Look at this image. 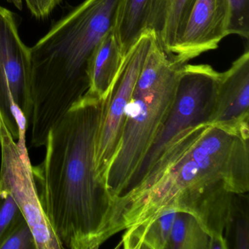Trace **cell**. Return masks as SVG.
Listing matches in <instances>:
<instances>
[{
    "mask_svg": "<svg viewBox=\"0 0 249 249\" xmlns=\"http://www.w3.org/2000/svg\"><path fill=\"white\" fill-rule=\"evenodd\" d=\"M177 212L163 213L149 222L125 230L120 243L126 249H165Z\"/></svg>",
    "mask_w": 249,
    "mask_h": 249,
    "instance_id": "5bb4252c",
    "label": "cell"
},
{
    "mask_svg": "<svg viewBox=\"0 0 249 249\" xmlns=\"http://www.w3.org/2000/svg\"><path fill=\"white\" fill-rule=\"evenodd\" d=\"M155 38L152 32H144L124 56L119 74L105 100L95 155L97 174L105 183L107 170L119 148L125 108Z\"/></svg>",
    "mask_w": 249,
    "mask_h": 249,
    "instance_id": "52a82bcc",
    "label": "cell"
},
{
    "mask_svg": "<svg viewBox=\"0 0 249 249\" xmlns=\"http://www.w3.org/2000/svg\"><path fill=\"white\" fill-rule=\"evenodd\" d=\"M27 8L34 17L38 18L49 16L59 5L61 0H24Z\"/></svg>",
    "mask_w": 249,
    "mask_h": 249,
    "instance_id": "ffe728a7",
    "label": "cell"
},
{
    "mask_svg": "<svg viewBox=\"0 0 249 249\" xmlns=\"http://www.w3.org/2000/svg\"><path fill=\"white\" fill-rule=\"evenodd\" d=\"M151 0H120L116 11L113 31L124 56H126L144 32Z\"/></svg>",
    "mask_w": 249,
    "mask_h": 249,
    "instance_id": "4fadbf2b",
    "label": "cell"
},
{
    "mask_svg": "<svg viewBox=\"0 0 249 249\" xmlns=\"http://www.w3.org/2000/svg\"><path fill=\"white\" fill-rule=\"evenodd\" d=\"M119 2L85 0L30 48L32 110L27 130L32 146H44L52 126L88 91L90 60L113 30Z\"/></svg>",
    "mask_w": 249,
    "mask_h": 249,
    "instance_id": "3957f363",
    "label": "cell"
},
{
    "mask_svg": "<svg viewBox=\"0 0 249 249\" xmlns=\"http://www.w3.org/2000/svg\"><path fill=\"white\" fill-rule=\"evenodd\" d=\"M210 240L209 234L195 215L178 211L166 249H208Z\"/></svg>",
    "mask_w": 249,
    "mask_h": 249,
    "instance_id": "9a60e30c",
    "label": "cell"
},
{
    "mask_svg": "<svg viewBox=\"0 0 249 249\" xmlns=\"http://www.w3.org/2000/svg\"><path fill=\"white\" fill-rule=\"evenodd\" d=\"M244 195H235L231 218L226 232L227 239L229 231L232 230L234 248L238 249H249V198Z\"/></svg>",
    "mask_w": 249,
    "mask_h": 249,
    "instance_id": "2e32d148",
    "label": "cell"
},
{
    "mask_svg": "<svg viewBox=\"0 0 249 249\" xmlns=\"http://www.w3.org/2000/svg\"><path fill=\"white\" fill-rule=\"evenodd\" d=\"M23 217L22 213L11 194L0 189V243Z\"/></svg>",
    "mask_w": 249,
    "mask_h": 249,
    "instance_id": "ac0fdd59",
    "label": "cell"
},
{
    "mask_svg": "<svg viewBox=\"0 0 249 249\" xmlns=\"http://www.w3.org/2000/svg\"><path fill=\"white\" fill-rule=\"evenodd\" d=\"M156 40L125 108L117 152L106 185L113 202L119 199L165 120L174 101L180 68Z\"/></svg>",
    "mask_w": 249,
    "mask_h": 249,
    "instance_id": "277c9868",
    "label": "cell"
},
{
    "mask_svg": "<svg viewBox=\"0 0 249 249\" xmlns=\"http://www.w3.org/2000/svg\"><path fill=\"white\" fill-rule=\"evenodd\" d=\"M196 0H151L146 30L169 57L174 52Z\"/></svg>",
    "mask_w": 249,
    "mask_h": 249,
    "instance_id": "8fae6325",
    "label": "cell"
},
{
    "mask_svg": "<svg viewBox=\"0 0 249 249\" xmlns=\"http://www.w3.org/2000/svg\"><path fill=\"white\" fill-rule=\"evenodd\" d=\"M219 75L208 65L185 64L181 67L170 112L113 207L138 189L167 148L184 131L208 124L215 106Z\"/></svg>",
    "mask_w": 249,
    "mask_h": 249,
    "instance_id": "5b68a950",
    "label": "cell"
},
{
    "mask_svg": "<svg viewBox=\"0 0 249 249\" xmlns=\"http://www.w3.org/2000/svg\"><path fill=\"white\" fill-rule=\"evenodd\" d=\"M249 52L220 73L216 99L208 124L237 132L249 131Z\"/></svg>",
    "mask_w": 249,
    "mask_h": 249,
    "instance_id": "30bf717a",
    "label": "cell"
},
{
    "mask_svg": "<svg viewBox=\"0 0 249 249\" xmlns=\"http://www.w3.org/2000/svg\"><path fill=\"white\" fill-rule=\"evenodd\" d=\"M105 100L86 93L52 126L44 160L33 166L43 211L64 248L96 249L107 240L113 201L95 161Z\"/></svg>",
    "mask_w": 249,
    "mask_h": 249,
    "instance_id": "7a4b0ae2",
    "label": "cell"
},
{
    "mask_svg": "<svg viewBox=\"0 0 249 249\" xmlns=\"http://www.w3.org/2000/svg\"><path fill=\"white\" fill-rule=\"evenodd\" d=\"M228 0H196L170 59L185 65L230 36Z\"/></svg>",
    "mask_w": 249,
    "mask_h": 249,
    "instance_id": "9c48e42d",
    "label": "cell"
},
{
    "mask_svg": "<svg viewBox=\"0 0 249 249\" xmlns=\"http://www.w3.org/2000/svg\"><path fill=\"white\" fill-rule=\"evenodd\" d=\"M0 249H37L34 234L24 217L7 233Z\"/></svg>",
    "mask_w": 249,
    "mask_h": 249,
    "instance_id": "e0dca14e",
    "label": "cell"
},
{
    "mask_svg": "<svg viewBox=\"0 0 249 249\" xmlns=\"http://www.w3.org/2000/svg\"><path fill=\"white\" fill-rule=\"evenodd\" d=\"M31 84L30 49L20 37L14 14L0 6V116L26 160H30L26 133L32 110Z\"/></svg>",
    "mask_w": 249,
    "mask_h": 249,
    "instance_id": "8992f818",
    "label": "cell"
},
{
    "mask_svg": "<svg viewBox=\"0 0 249 249\" xmlns=\"http://www.w3.org/2000/svg\"><path fill=\"white\" fill-rule=\"evenodd\" d=\"M124 59V56L113 29L102 39L91 56L89 66V89L87 93L106 99Z\"/></svg>",
    "mask_w": 249,
    "mask_h": 249,
    "instance_id": "7c38bea8",
    "label": "cell"
},
{
    "mask_svg": "<svg viewBox=\"0 0 249 249\" xmlns=\"http://www.w3.org/2000/svg\"><path fill=\"white\" fill-rule=\"evenodd\" d=\"M0 189L7 191L19 207L34 234L37 249H65L43 211L31 162L21 158L17 145L0 116Z\"/></svg>",
    "mask_w": 249,
    "mask_h": 249,
    "instance_id": "ba28073f",
    "label": "cell"
},
{
    "mask_svg": "<svg viewBox=\"0 0 249 249\" xmlns=\"http://www.w3.org/2000/svg\"><path fill=\"white\" fill-rule=\"evenodd\" d=\"M249 132L211 124L184 131L138 189L113 207L107 237L167 211L195 215L210 249H228L226 231L236 195L249 190Z\"/></svg>",
    "mask_w": 249,
    "mask_h": 249,
    "instance_id": "6da1fadb",
    "label": "cell"
},
{
    "mask_svg": "<svg viewBox=\"0 0 249 249\" xmlns=\"http://www.w3.org/2000/svg\"><path fill=\"white\" fill-rule=\"evenodd\" d=\"M230 7L229 35L249 37V0H228Z\"/></svg>",
    "mask_w": 249,
    "mask_h": 249,
    "instance_id": "d6986e66",
    "label": "cell"
},
{
    "mask_svg": "<svg viewBox=\"0 0 249 249\" xmlns=\"http://www.w3.org/2000/svg\"><path fill=\"white\" fill-rule=\"evenodd\" d=\"M0 146H1V138H0Z\"/></svg>",
    "mask_w": 249,
    "mask_h": 249,
    "instance_id": "44dd1931",
    "label": "cell"
}]
</instances>
